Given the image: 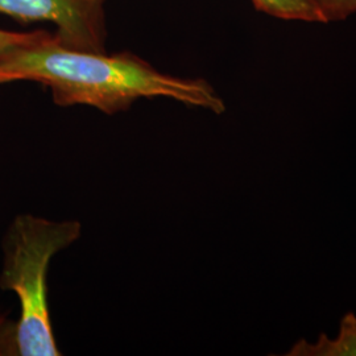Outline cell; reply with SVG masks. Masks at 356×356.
Here are the masks:
<instances>
[{"label":"cell","mask_w":356,"mask_h":356,"mask_svg":"<svg viewBox=\"0 0 356 356\" xmlns=\"http://www.w3.org/2000/svg\"><path fill=\"white\" fill-rule=\"evenodd\" d=\"M13 81L49 88L58 106H90L108 115L124 111L143 98H169L214 114L226 110L204 79L161 73L132 53L72 48L47 32L0 56V85Z\"/></svg>","instance_id":"obj_1"},{"label":"cell","mask_w":356,"mask_h":356,"mask_svg":"<svg viewBox=\"0 0 356 356\" xmlns=\"http://www.w3.org/2000/svg\"><path fill=\"white\" fill-rule=\"evenodd\" d=\"M79 236V222H51L31 214L15 218L4 241L0 273V289L15 293L20 302L13 354L60 355L48 305V270L53 256Z\"/></svg>","instance_id":"obj_2"},{"label":"cell","mask_w":356,"mask_h":356,"mask_svg":"<svg viewBox=\"0 0 356 356\" xmlns=\"http://www.w3.org/2000/svg\"><path fill=\"white\" fill-rule=\"evenodd\" d=\"M104 0H0V13L22 22L56 26L63 44L85 51H104Z\"/></svg>","instance_id":"obj_3"},{"label":"cell","mask_w":356,"mask_h":356,"mask_svg":"<svg viewBox=\"0 0 356 356\" xmlns=\"http://www.w3.org/2000/svg\"><path fill=\"white\" fill-rule=\"evenodd\" d=\"M286 356H356V316L354 313L346 314L339 332L335 338H329L321 334L317 342L312 343L306 339L293 346Z\"/></svg>","instance_id":"obj_4"},{"label":"cell","mask_w":356,"mask_h":356,"mask_svg":"<svg viewBox=\"0 0 356 356\" xmlns=\"http://www.w3.org/2000/svg\"><path fill=\"white\" fill-rule=\"evenodd\" d=\"M260 13L284 20L329 23L317 0H252Z\"/></svg>","instance_id":"obj_5"},{"label":"cell","mask_w":356,"mask_h":356,"mask_svg":"<svg viewBox=\"0 0 356 356\" xmlns=\"http://www.w3.org/2000/svg\"><path fill=\"white\" fill-rule=\"evenodd\" d=\"M329 22L342 20L356 13V0H317Z\"/></svg>","instance_id":"obj_6"},{"label":"cell","mask_w":356,"mask_h":356,"mask_svg":"<svg viewBox=\"0 0 356 356\" xmlns=\"http://www.w3.org/2000/svg\"><path fill=\"white\" fill-rule=\"evenodd\" d=\"M44 32H29V33H20V32H11L0 29V56L6 51H11L13 48L23 45L26 42H31L33 40L40 38Z\"/></svg>","instance_id":"obj_7"}]
</instances>
